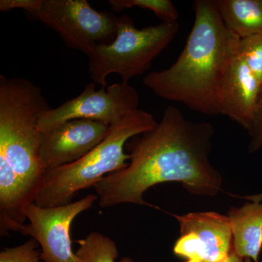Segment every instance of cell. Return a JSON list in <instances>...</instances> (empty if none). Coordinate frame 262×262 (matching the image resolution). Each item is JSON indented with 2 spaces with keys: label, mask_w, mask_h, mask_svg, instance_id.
Returning <instances> with one entry per match:
<instances>
[{
  "label": "cell",
  "mask_w": 262,
  "mask_h": 262,
  "mask_svg": "<svg viewBox=\"0 0 262 262\" xmlns=\"http://www.w3.org/2000/svg\"><path fill=\"white\" fill-rule=\"evenodd\" d=\"M213 133L211 124L190 121L178 108H165L153 130L126 143L130 155L126 168L108 174L94 186L99 206L148 205L144 193L164 182L182 183L195 195H216L222 177L210 162Z\"/></svg>",
  "instance_id": "cell-1"
},
{
  "label": "cell",
  "mask_w": 262,
  "mask_h": 262,
  "mask_svg": "<svg viewBox=\"0 0 262 262\" xmlns=\"http://www.w3.org/2000/svg\"><path fill=\"white\" fill-rule=\"evenodd\" d=\"M190 34L177 61L143 82L158 97L203 115H220L219 92L239 37L226 27L216 1L196 0Z\"/></svg>",
  "instance_id": "cell-2"
},
{
  "label": "cell",
  "mask_w": 262,
  "mask_h": 262,
  "mask_svg": "<svg viewBox=\"0 0 262 262\" xmlns=\"http://www.w3.org/2000/svg\"><path fill=\"white\" fill-rule=\"evenodd\" d=\"M51 108L40 88L31 81L0 75V158L37 196L46 173L39 157L38 122Z\"/></svg>",
  "instance_id": "cell-3"
},
{
  "label": "cell",
  "mask_w": 262,
  "mask_h": 262,
  "mask_svg": "<svg viewBox=\"0 0 262 262\" xmlns=\"http://www.w3.org/2000/svg\"><path fill=\"white\" fill-rule=\"evenodd\" d=\"M151 114L133 112L110 126L106 137L85 156L75 163L46 170L35 204L52 208L72 203L82 189L94 187L108 174L126 168L130 155L124 151L127 141L158 125Z\"/></svg>",
  "instance_id": "cell-4"
},
{
  "label": "cell",
  "mask_w": 262,
  "mask_h": 262,
  "mask_svg": "<svg viewBox=\"0 0 262 262\" xmlns=\"http://www.w3.org/2000/svg\"><path fill=\"white\" fill-rule=\"evenodd\" d=\"M178 21H163L145 28H136L128 15L118 17L115 39L96 46L89 57V73L94 83L107 87L106 78L117 74L121 82L143 75L173 40L179 30Z\"/></svg>",
  "instance_id": "cell-5"
},
{
  "label": "cell",
  "mask_w": 262,
  "mask_h": 262,
  "mask_svg": "<svg viewBox=\"0 0 262 262\" xmlns=\"http://www.w3.org/2000/svg\"><path fill=\"white\" fill-rule=\"evenodd\" d=\"M58 33L67 47L90 56L96 46L115 39L118 17L111 12H98L87 0H43L32 13Z\"/></svg>",
  "instance_id": "cell-6"
},
{
  "label": "cell",
  "mask_w": 262,
  "mask_h": 262,
  "mask_svg": "<svg viewBox=\"0 0 262 262\" xmlns=\"http://www.w3.org/2000/svg\"><path fill=\"white\" fill-rule=\"evenodd\" d=\"M96 83L87 84L77 97L43 113L38 122L40 133L75 119H88L111 126L139 110V93L129 82H120L96 91Z\"/></svg>",
  "instance_id": "cell-7"
},
{
  "label": "cell",
  "mask_w": 262,
  "mask_h": 262,
  "mask_svg": "<svg viewBox=\"0 0 262 262\" xmlns=\"http://www.w3.org/2000/svg\"><path fill=\"white\" fill-rule=\"evenodd\" d=\"M97 199L98 195L89 194L79 201L52 208H41L32 203L27 209L29 223L20 232L36 239L44 262H82L72 249L71 225Z\"/></svg>",
  "instance_id": "cell-8"
},
{
  "label": "cell",
  "mask_w": 262,
  "mask_h": 262,
  "mask_svg": "<svg viewBox=\"0 0 262 262\" xmlns=\"http://www.w3.org/2000/svg\"><path fill=\"white\" fill-rule=\"evenodd\" d=\"M181 236L174 253L189 259L223 262L232 248V234L227 215L215 212H196L175 215Z\"/></svg>",
  "instance_id": "cell-9"
},
{
  "label": "cell",
  "mask_w": 262,
  "mask_h": 262,
  "mask_svg": "<svg viewBox=\"0 0 262 262\" xmlns=\"http://www.w3.org/2000/svg\"><path fill=\"white\" fill-rule=\"evenodd\" d=\"M110 126L102 122L75 119L41 133L39 157L46 170L80 160L108 135Z\"/></svg>",
  "instance_id": "cell-10"
},
{
  "label": "cell",
  "mask_w": 262,
  "mask_h": 262,
  "mask_svg": "<svg viewBox=\"0 0 262 262\" xmlns=\"http://www.w3.org/2000/svg\"><path fill=\"white\" fill-rule=\"evenodd\" d=\"M261 91V85L237 51L221 84L218 97L220 115H226L249 130Z\"/></svg>",
  "instance_id": "cell-11"
},
{
  "label": "cell",
  "mask_w": 262,
  "mask_h": 262,
  "mask_svg": "<svg viewBox=\"0 0 262 262\" xmlns=\"http://www.w3.org/2000/svg\"><path fill=\"white\" fill-rule=\"evenodd\" d=\"M232 234V251L258 262L262 249V201L232 207L227 215Z\"/></svg>",
  "instance_id": "cell-12"
},
{
  "label": "cell",
  "mask_w": 262,
  "mask_h": 262,
  "mask_svg": "<svg viewBox=\"0 0 262 262\" xmlns=\"http://www.w3.org/2000/svg\"><path fill=\"white\" fill-rule=\"evenodd\" d=\"M226 27L237 37L262 34V0H217Z\"/></svg>",
  "instance_id": "cell-13"
},
{
  "label": "cell",
  "mask_w": 262,
  "mask_h": 262,
  "mask_svg": "<svg viewBox=\"0 0 262 262\" xmlns=\"http://www.w3.org/2000/svg\"><path fill=\"white\" fill-rule=\"evenodd\" d=\"M76 242L79 245L76 254L82 262H115L118 258V249L115 241L96 231ZM120 262L133 261L130 258L124 257Z\"/></svg>",
  "instance_id": "cell-14"
},
{
  "label": "cell",
  "mask_w": 262,
  "mask_h": 262,
  "mask_svg": "<svg viewBox=\"0 0 262 262\" xmlns=\"http://www.w3.org/2000/svg\"><path fill=\"white\" fill-rule=\"evenodd\" d=\"M113 11H123L127 8H137L151 10L163 21H177L179 13L170 0H108Z\"/></svg>",
  "instance_id": "cell-15"
},
{
  "label": "cell",
  "mask_w": 262,
  "mask_h": 262,
  "mask_svg": "<svg viewBox=\"0 0 262 262\" xmlns=\"http://www.w3.org/2000/svg\"><path fill=\"white\" fill-rule=\"evenodd\" d=\"M237 51L262 89V34L239 38Z\"/></svg>",
  "instance_id": "cell-16"
},
{
  "label": "cell",
  "mask_w": 262,
  "mask_h": 262,
  "mask_svg": "<svg viewBox=\"0 0 262 262\" xmlns=\"http://www.w3.org/2000/svg\"><path fill=\"white\" fill-rule=\"evenodd\" d=\"M38 246L36 239L31 238L20 246L5 248L0 253V262H44Z\"/></svg>",
  "instance_id": "cell-17"
},
{
  "label": "cell",
  "mask_w": 262,
  "mask_h": 262,
  "mask_svg": "<svg viewBox=\"0 0 262 262\" xmlns=\"http://www.w3.org/2000/svg\"><path fill=\"white\" fill-rule=\"evenodd\" d=\"M251 137L249 144L250 152L262 149V91L258 100L257 110L251 128L248 130Z\"/></svg>",
  "instance_id": "cell-18"
},
{
  "label": "cell",
  "mask_w": 262,
  "mask_h": 262,
  "mask_svg": "<svg viewBox=\"0 0 262 262\" xmlns=\"http://www.w3.org/2000/svg\"><path fill=\"white\" fill-rule=\"evenodd\" d=\"M43 0H1L0 11L8 12L14 9H23L30 14L40 9Z\"/></svg>",
  "instance_id": "cell-19"
},
{
  "label": "cell",
  "mask_w": 262,
  "mask_h": 262,
  "mask_svg": "<svg viewBox=\"0 0 262 262\" xmlns=\"http://www.w3.org/2000/svg\"><path fill=\"white\" fill-rule=\"evenodd\" d=\"M244 258L239 257V256H237L236 253H234L233 251H232L230 255L225 261L223 262H244Z\"/></svg>",
  "instance_id": "cell-20"
},
{
  "label": "cell",
  "mask_w": 262,
  "mask_h": 262,
  "mask_svg": "<svg viewBox=\"0 0 262 262\" xmlns=\"http://www.w3.org/2000/svg\"><path fill=\"white\" fill-rule=\"evenodd\" d=\"M244 199L248 200L251 202H255V203H259L262 201V193L260 194H255V195L244 196H242Z\"/></svg>",
  "instance_id": "cell-21"
},
{
  "label": "cell",
  "mask_w": 262,
  "mask_h": 262,
  "mask_svg": "<svg viewBox=\"0 0 262 262\" xmlns=\"http://www.w3.org/2000/svg\"><path fill=\"white\" fill-rule=\"evenodd\" d=\"M187 262H203V261H200V260L189 259V261H188Z\"/></svg>",
  "instance_id": "cell-22"
},
{
  "label": "cell",
  "mask_w": 262,
  "mask_h": 262,
  "mask_svg": "<svg viewBox=\"0 0 262 262\" xmlns=\"http://www.w3.org/2000/svg\"><path fill=\"white\" fill-rule=\"evenodd\" d=\"M244 262H252V261H251V258H246Z\"/></svg>",
  "instance_id": "cell-23"
}]
</instances>
